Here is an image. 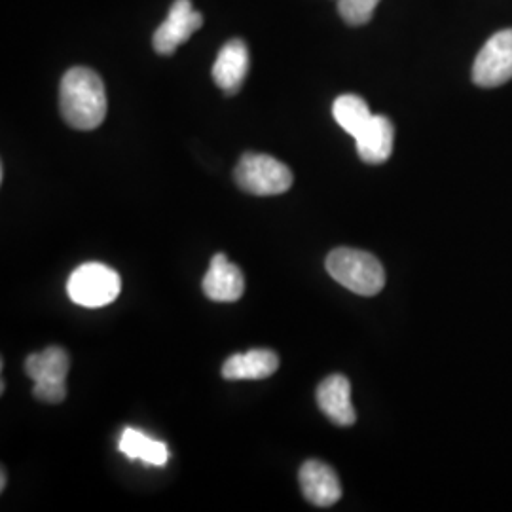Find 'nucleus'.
Masks as SVG:
<instances>
[{
	"instance_id": "nucleus-1",
	"label": "nucleus",
	"mask_w": 512,
	"mask_h": 512,
	"mask_svg": "<svg viewBox=\"0 0 512 512\" xmlns=\"http://www.w3.org/2000/svg\"><path fill=\"white\" fill-rule=\"evenodd\" d=\"M59 107L71 128H99L107 116V93L101 76L88 67L67 71L59 86Z\"/></svg>"
},
{
	"instance_id": "nucleus-2",
	"label": "nucleus",
	"mask_w": 512,
	"mask_h": 512,
	"mask_svg": "<svg viewBox=\"0 0 512 512\" xmlns=\"http://www.w3.org/2000/svg\"><path fill=\"white\" fill-rule=\"evenodd\" d=\"M327 272L334 281L361 296H374L384 289V266L366 251L349 247L334 249L327 256Z\"/></svg>"
},
{
	"instance_id": "nucleus-3",
	"label": "nucleus",
	"mask_w": 512,
	"mask_h": 512,
	"mask_svg": "<svg viewBox=\"0 0 512 512\" xmlns=\"http://www.w3.org/2000/svg\"><path fill=\"white\" fill-rule=\"evenodd\" d=\"M236 183L253 196H277L293 186V173L268 154L247 152L236 167Z\"/></svg>"
},
{
	"instance_id": "nucleus-4",
	"label": "nucleus",
	"mask_w": 512,
	"mask_h": 512,
	"mask_svg": "<svg viewBox=\"0 0 512 512\" xmlns=\"http://www.w3.org/2000/svg\"><path fill=\"white\" fill-rule=\"evenodd\" d=\"M71 359L63 348L44 349L33 353L25 361V372L35 382L33 395L38 401L48 404L63 403L67 397V374H69Z\"/></svg>"
},
{
	"instance_id": "nucleus-5",
	"label": "nucleus",
	"mask_w": 512,
	"mask_h": 512,
	"mask_svg": "<svg viewBox=\"0 0 512 512\" xmlns=\"http://www.w3.org/2000/svg\"><path fill=\"white\" fill-rule=\"evenodd\" d=\"M122 289L120 275L101 262H88L74 270L67 293L74 304L84 308H103L114 302Z\"/></svg>"
},
{
	"instance_id": "nucleus-6",
	"label": "nucleus",
	"mask_w": 512,
	"mask_h": 512,
	"mask_svg": "<svg viewBox=\"0 0 512 512\" xmlns=\"http://www.w3.org/2000/svg\"><path fill=\"white\" fill-rule=\"evenodd\" d=\"M512 80V29L495 33L478 52L473 82L480 88H497Z\"/></svg>"
},
{
	"instance_id": "nucleus-7",
	"label": "nucleus",
	"mask_w": 512,
	"mask_h": 512,
	"mask_svg": "<svg viewBox=\"0 0 512 512\" xmlns=\"http://www.w3.org/2000/svg\"><path fill=\"white\" fill-rule=\"evenodd\" d=\"M202 25L203 16L194 10L192 0H175L171 4L169 16L154 33V50L162 55L173 54Z\"/></svg>"
},
{
	"instance_id": "nucleus-8",
	"label": "nucleus",
	"mask_w": 512,
	"mask_h": 512,
	"mask_svg": "<svg viewBox=\"0 0 512 512\" xmlns=\"http://www.w3.org/2000/svg\"><path fill=\"white\" fill-rule=\"evenodd\" d=\"M300 486L315 507H332L342 497V484L334 469L323 461L310 459L300 469Z\"/></svg>"
},
{
	"instance_id": "nucleus-9",
	"label": "nucleus",
	"mask_w": 512,
	"mask_h": 512,
	"mask_svg": "<svg viewBox=\"0 0 512 512\" xmlns=\"http://www.w3.org/2000/svg\"><path fill=\"white\" fill-rule=\"evenodd\" d=\"M249 65L251 59L247 44L239 38H234L220 48L217 61L213 65V80L222 92L234 95L241 90L249 73Z\"/></svg>"
},
{
	"instance_id": "nucleus-10",
	"label": "nucleus",
	"mask_w": 512,
	"mask_h": 512,
	"mask_svg": "<svg viewBox=\"0 0 512 512\" xmlns=\"http://www.w3.org/2000/svg\"><path fill=\"white\" fill-rule=\"evenodd\" d=\"M245 291V279L236 264L226 255L213 256L211 266L203 277V293L215 302H236Z\"/></svg>"
},
{
	"instance_id": "nucleus-11",
	"label": "nucleus",
	"mask_w": 512,
	"mask_h": 512,
	"mask_svg": "<svg viewBox=\"0 0 512 512\" xmlns=\"http://www.w3.org/2000/svg\"><path fill=\"white\" fill-rule=\"evenodd\" d=\"M317 404L334 425L349 427L357 420L351 404V384L346 376L334 374L317 387Z\"/></svg>"
},
{
	"instance_id": "nucleus-12",
	"label": "nucleus",
	"mask_w": 512,
	"mask_h": 512,
	"mask_svg": "<svg viewBox=\"0 0 512 512\" xmlns=\"http://www.w3.org/2000/svg\"><path fill=\"white\" fill-rule=\"evenodd\" d=\"M395 128L389 118L374 114L365 129L355 137L357 154L366 164L380 165L391 158Z\"/></svg>"
},
{
	"instance_id": "nucleus-13",
	"label": "nucleus",
	"mask_w": 512,
	"mask_h": 512,
	"mask_svg": "<svg viewBox=\"0 0 512 512\" xmlns=\"http://www.w3.org/2000/svg\"><path fill=\"white\" fill-rule=\"evenodd\" d=\"M279 368V357L270 349H251L247 353L232 355L224 366L226 380H264Z\"/></svg>"
},
{
	"instance_id": "nucleus-14",
	"label": "nucleus",
	"mask_w": 512,
	"mask_h": 512,
	"mask_svg": "<svg viewBox=\"0 0 512 512\" xmlns=\"http://www.w3.org/2000/svg\"><path fill=\"white\" fill-rule=\"evenodd\" d=\"M120 452L129 459H141L148 465L154 467H164L169 459V450L164 442L160 440L150 439L145 433L128 427L122 437H120V444H118Z\"/></svg>"
},
{
	"instance_id": "nucleus-15",
	"label": "nucleus",
	"mask_w": 512,
	"mask_h": 512,
	"mask_svg": "<svg viewBox=\"0 0 512 512\" xmlns=\"http://www.w3.org/2000/svg\"><path fill=\"white\" fill-rule=\"evenodd\" d=\"M332 116L340 128L348 131L351 137H357L374 114L368 109L365 99H361L359 95L348 93V95H340L334 101Z\"/></svg>"
},
{
	"instance_id": "nucleus-16",
	"label": "nucleus",
	"mask_w": 512,
	"mask_h": 512,
	"mask_svg": "<svg viewBox=\"0 0 512 512\" xmlns=\"http://www.w3.org/2000/svg\"><path fill=\"white\" fill-rule=\"evenodd\" d=\"M380 0H338V12L348 25H365L368 23Z\"/></svg>"
},
{
	"instance_id": "nucleus-17",
	"label": "nucleus",
	"mask_w": 512,
	"mask_h": 512,
	"mask_svg": "<svg viewBox=\"0 0 512 512\" xmlns=\"http://www.w3.org/2000/svg\"><path fill=\"white\" fill-rule=\"evenodd\" d=\"M4 488H6V473L2 471V490H4Z\"/></svg>"
}]
</instances>
